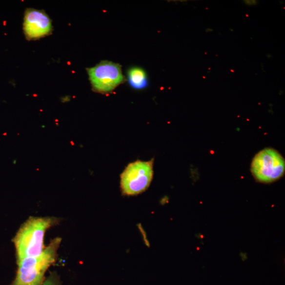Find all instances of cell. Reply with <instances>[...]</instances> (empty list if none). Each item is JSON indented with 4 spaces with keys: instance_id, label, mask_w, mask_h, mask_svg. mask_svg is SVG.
<instances>
[{
    "instance_id": "1",
    "label": "cell",
    "mask_w": 285,
    "mask_h": 285,
    "mask_svg": "<svg viewBox=\"0 0 285 285\" xmlns=\"http://www.w3.org/2000/svg\"><path fill=\"white\" fill-rule=\"evenodd\" d=\"M55 223L56 219L50 217H31L24 223L14 240L18 262L42 253L45 233Z\"/></svg>"
},
{
    "instance_id": "2",
    "label": "cell",
    "mask_w": 285,
    "mask_h": 285,
    "mask_svg": "<svg viewBox=\"0 0 285 285\" xmlns=\"http://www.w3.org/2000/svg\"><path fill=\"white\" fill-rule=\"evenodd\" d=\"M61 239L56 238L37 256L18 262V270L13 285H41L46 270L56 261Z\"/></svg>"
},
{
    "instance_id": "3",
    "label": "cell",
    "mask_w": 285,
    "mask_h": 285,
    "mask_svg": "<svg viewBox=\"0 0 285 285\" xmlns=\"http://www.w3.org/2000/svg\"><path fill=\"white\" fill-rule=\"evenodd\" d=\"M251 171L255 179L263 183H270L282 178L285 172L282 155L273 148L259 152L252 160Z\"/></svg>"
},
{
    "instance_id": "4",
    "label": "cell",
    "mask_w": 285,
    "mask_h": 285,
    "mask_svg": "<svg viewBox=\"0 0 285 285\" xmlns=\"http://www.w3.org/2000/svg\"><path fill=\"white\" fill-rule=\"evenodd\" d=\"M153 176V160L137 161L129 164L121 176L122 194L138 195L146 190Z\"/></svg>"
},
{
    "instance_id": "5",
    "label": "cell",
    "mask_w": 285,
    "mask_h": 285,
    "mask_svg": "<svg viewBox=\"0 0 285 285\" xmlns=\"http://www.w3.org/2000/svg\"><path fill=\"white\" fill-rule=\"evenodd\" d=\"M87 71L92 89L96 93H111L126 81L121 65L112 61H102Z\"/></svg>"
},
{
    "instance_id": "6",
    "label": "cell",
    "mask_w": 285,
    "mask_h": 285,
    "mask_svg": "<svg viewBox=\"0 0 285 285\" xmlns=\"http://www.w3.org/2000/svg\"><path fill=\"white\" fill-rule=\"evenodd\" d=\"M53 31L51 20L42 10L29 8L24 17L23 31L28 41H35L49 35Z\"/></svg>"
},
{
    "instance_id": "7",
    "label": "cell",
    "mask_w": 285,
    "mask_h": 285,
    "mask_svg": "<svg viewBox=\"0 0 285 285\" xmlns=\"http://www.w3.org/2000/svg\"><path fill=\"white\" fill-rule=\"evenodd\" d=\"M128 79L129 84L134 88L141 89L147 86L145 71L140 68L135 67L129 70Z\"/></svg>"
},
{
    "instance_id": "8",
    "label": "cell",
    "mask_w": 285,
    "mask_h": 285,
    "mask_svg": "<svg viewBox=\"0 0 285 285\" xmlns=\"http://www.w3.org/2000/svg\"><path fill=\"white\" fill-rule=\"evenodd\" d=\"M43 285H55L53 280H48L43 284Z\"/></svg>"
}]
</instances>
